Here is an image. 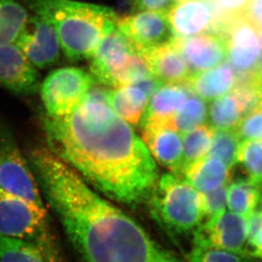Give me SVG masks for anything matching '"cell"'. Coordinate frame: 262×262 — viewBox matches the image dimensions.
Segmentation results:
<instances>
[{"label":"cell","mask_w":262,"mask_h":262,"mask_svg":"<svg viewBox=\"0 0 262 262\" xmlns=\"http://www.w3.org/2000/svg\"><path fill=\"white\" fill-rule=\"evenodd\" d=\"M216 18L214 33L222 34L225 27L247 13L252 0H210Z\"/></svg>","instance_id":"obj_30"},{"label":"cell","mask_w":262,"mask_h":262,"mask_svg":"<svg viewBox=\"0 0 262 262\" xmlns=\"http://www.w3.org/2000/svg\"><path fill=\"white\" fill-rule=\"evenodd\" d=\"M206 116V105L203 99L192 91L187 101L174 115V126L177 131L185 135L203 125Z\"/></svg>","instance_id":"obj_26"},{"label":"cell","mask_w":262,"mask_h":262,"mask_svg":"<svg viewBox=\"0 0 262 262\" xmlns=\"http://www.w3.org/2000/svg\"><path fill=\"white\" fill-rule=\"evenodd\" d=\"M0 86L21 96L33 95L40 88L37 68L15 42L0 45Z\"/></svg>","instance_id":"obj_13"},{"label":"cell","mask_w":262,"mask_h":262,"mask_svg":"<svg viewBox=\"0 0 262 262\" xmlns=\"http://www.w3.org/2000/svg\"><path fill=\"white\" fill-rule=\"evenodd\" d=\"M0 188L5 192L45 206L38 182L23 157L12 131L0 117Z\"/></svg>","instance_id":"obj_8"},{"label":"cell","mask_w":262,"mask_h":262,"mask_svg":"<svg viewBox=\"0 0 262 262\" xmlns=\"http://www.w3.org/2000/svg\"><path fill=\"white\" fill-rule=\"evenodd\" d=\"M259 75H260V81H261L262 83V64L260 66V69H259Z\"/></svg>","instance_id":"obj_38"},{"label":"cell","mask_w":262,"mask_h":262,"mask_svg":"<svg viewBox=\"0 0 262 262\" xmlns=\"http://www.w3.org/2000/svg\"><path fill=\"white\" fill-rule=\"evenodd\" d=\"M36 68H51L61 57V43L53 24L42 15L28 17L15 42Z\"/></svg>","instance_id":"obj_11"},{"label":"cell","mask_w":262,"mask_h":262,"mask_svg":"<svg viewBox=\"0 0 262 262\" xmlns=\"http://www.w3.org/2000/svg\"><path fill=\"white\" fill-rule=\"evenodd\" d=\"M262 204L260 188L249 180H238L227 187V206L230 211L249 217Z\"/></svg>","instance_id":"obj_22"},{"label":"cell","mask_w":262,"mask_h":262,"mask_svg":"<svg viewBox=\"0 0 262 262\" xmlns=\"http://www.w3.org/2000/svg\"><path fill=\"white\" fill-rule=\"evenodd\" d=\"M172 39L169 43L143 51L140 55L150 73L162 83L187 84L193 74Z\"/></svg>","instance_id":"obj_17"},{"label":"cell","mask_w":262,"mask_h":262,"mask_svg":"<svg viewBox=\"0 0 262 262\" xmlns=\"http://www.w3.org/2000/svg\"><path fill=\"white\" fill-rule=\"evenodd\" d=\"M49 149L107 199L129 206L148 200L159 168L133 128L109 106L106 91L91 89L63 117L43 119Z\"/></svg>","instance_id":"obj_1"},{"label":"cell","mask_w":262,"mask_h":262,"mask_svg":"<svg viewBox=\"0 0 262 262\" xmlns=\"http://www.w3.org/2000/svg\"><path fill=\"white\" fill-rule=\"evenodd\" d=\"M0 235L36 245L46 262H61L49 227L46 207H40L0 188Z\"/></svg>","instance_id":"obj_5"},{"label":"cell","mask_w":262,"mask_h":262,"mask_svg":"<svg viewBox=\"0 0 262 262\" xmlns=\"http://www.w3.org/2000/svg\"><path fill=\"white\" fill-rule=\"evenodd\" d=\"M246 15L260 30L262 29V0H253Z\"/></svg>","instance_id":"obj_36"},{"label":"cell","mask_w":262,"mask_h":262,"mask_svg":"<svg viewBox=\"0 0 262 262\" xmlns=\"http://www.w3.org/2000/svg\"><path fill=\"white\" fill-rule=\"evenodd\" d=\"M243 118L242 105L232 91L216 98L210 106L209 119L217 130H235Z\"/></svg>","instance_id":"obj_23"},{"label":"cell","mask_w":262,"mask_h":262,"mask_svg":"<svg viewBox=\"0 0 262 262\" xmlns=\"http://www.w3.org/2000/svg\"><path fill=\"white\" fill-rule=\"evenodd\" d=\"M28 17V11L17 0H0V45L15 42Z\"/></svg>","instance_id":"obj_25"},{"label":"cell","mask_w":262,"mask_h":262,"mask_svg":"<svg viewBox=\"0 0 262 262\" xmlns=\"http://www.w3.org/2000/svg\"><path fill=\"white\" fill-rule=\"evenodd\" d=\"M187 262H247L245 255L216 248L193 245Z\"/></svg>","instance_id":"obj_31"},{"label":"cell","mask_w":262,"mask_h":262,"mask_svg":"<svg viewBox=\"0 0 262 262\" xmlns=\"http://www.w3.org/2000/svg\"><path fill=\"white\" fill-rule=\"evenodd\" d=\"M178 1H181V0H177V2H178Z\"/></svg>","instance_id":"obj_40"},{"label":"cell","mask_w":262,"mask_h":262,"mask_svg":"<svg viewBox=\"0 0 262 262\" xmlns=\"http://www.w3.org/2000/svg\"><path fill=\"white\" fill-rule=\"evenodd\" d=\"M236 82V73L226 61L213 69L195 73L186 85L200 98L212 101L229 93Z\"/></svg>","instance_id":"obj_19"},{"label":"cell","mask_w":262,"mask_h":262,"mask_svg":"<svg viewBox=\"0 0 262 262\" xmlns=\"http://www.w3.org/2000/svg\"><path fill=\"white\" fill-rule=\"evenodd\" d=\"M240 140L262 141V106L246 114L235 129Z\"/></svg>","instance_id":"obj_33"},{"label":"cell","mask_w":262,"mask_h":262,"mask_svg":"<svg viewBox=\"0 0 262 262\" xmlns=\"http://www.w3.org/2000/svg\"><path fill=\"white\" fill-rule=\"evenodd\" d=\"M56 28L61 51L71 61L91 59L104 37L116 27L114 10L74 0H25Z\"/></svg>","instance_id":"obj_3"},{"label":"cell","mask_w":262,"mask_h":262,"mask_svg":"<svg viewBox=\"0 0 262 262\" xmlns=\"http://www.w3.org/2000/svg\"><path fill=\"white\" fill-rule=\"evenodd\" d=\"M166 15L176 37L186 38L215 32L216 18L210 0H181Z\"/></svg>","instance_id":"obj_15"},{"label":"cell","mask_w":262,"mask_h":262,"mask_svg":"<svg viewBox=\"0 0 262 262\" xmlns=\"http://www.w3.org/2000/svg\"><path fill=\"white\" fill-rule=\"evenodd\" d=\"M248 255L251 257L256 258V259H261L262 260V249L260 250H252L248 253Z\"/></svg>","instance_id":"obj_37"},{"label":"cell","mask_w":262,"mask_h":262,"mask_svg":"<svg viewBox=\"0 0 262 262\" xmlns=\"http://www.w3.org/2000/svg\"><path fill=\"white\" fill-rule=\"evenodd\" d=\"M189 67L192 74L215 68L227 59L226 38L217 33H202L199 35L172 39Z\"/></svg>","instance_id":"obj_14"},{"label":"cell","mask_w":262,"mask_h":262,"mask_svg":"<svg viewBox=\"0 0 262 262\" xmlns=\"http://www.w3.org/2000/svg\"><path fill=\"white\" fill-rule=\"evenodd\" d=\"M191 92L192 91L186 84L164 83L150 99L140 122L141 126L150 124L174 126V115L187 101Z\"/></svg>","instance_id":"obj_18"},{"label":"cell","mask_w":262,"mask_h":262,"mask_svg":"<svg viewBox=\"0 0 262 262\" xmlns=\"http://www.w3.org/2000/svg\"><path fill=\"white\" fill-rule=\"evenodd\" d=\"M247 242L252 250L262 249V204L247 218Z\"/></svg>","instance_id":"obj_34"},{"label":"cell","mask_w":262,"mask_h":262,"mask_svg":"<svg viewBox=\"0 0 262 262\" xmlns=\"http://www.w3.org/2000/svg\"><path fill=\"white\" fill-rule=\"evenodd\" d=\"M133 2L140 10L166 13L177 3V0H133Z\"/></svg>","instance_id":"obj_35"},{"label":"cell","mask_w":262,"mask_h":262,"mask_svg":"<svg viewBox=\"0 0 262 262\" xmlns=\"http://www.w3.org/2000/svg\"><path fill=\"white\" fill-rule=\"evenodd\" d=\"M146 203L159 224L174 233L193 232L204 220L201 193L174 174L159 177Z\"/></svg>","instance_id":"obj_4"},{"label":"cell","mask_w":262,"mask_h":262,"mask_svg":"<svg viewBox=\"0 0 262 262\" xmlns=\"http://www.w3.org/2000/svg\"><path fill=\"white\" fill-rule=\"evenodd\" d=\"M27 160L83 262H183L50 149H32Z\"/></svg>","instance_id":"obj_2"},{"label":"cell","mask_w":262,"mask_h":262,"mask_svg":"<svg viewBox=\"0 0 262 262\" xmlns=\"http://www.w3.org/2000/svg\"><path fill=\"white\" fill-rule=\"evenodd\" d=\"M142 140L155 161L177 177L182 163V135L168 124L141 126Z\"/></svg>","instance_id":"obj_16"},{"label":"cell","mask_w":262,"mask_h":262,"mask_svg":"<svg viewBox=\"0 0 262 262\" xmlns=\"http://www.w3.org/2000/svg\"><path fill=\"white\" fill-rule=\"evenodd\" d=\"M260 46H261V51H262V29L260 30Z\"/></svg>","instance_id":"obj_39"},{"label":"cell","mask_w":262,"mask_h":262,"mask_svg":"<svg viewBox=\"0 0 262 262\" xmlns=\"http://www.w3.org/2000/svg\"><path fill=\"white\" fill-rule=\"evenodd\" d=\"M215 129L210 125H201L189 133L182 135V163L180 177L185 169L209 154Z\"/></svg>","instance_id":"obj_24"},{"label":"cell","mask_w":262,"mask_h":262,"mask_svg":"<svg viewBox=\"0 0 262 262\" xmlns=\"http://www.w3.org/2000/svg\"><path fill=\"white\" fill-rule=\"evenodd\" d=\"M106 100L113 110L132 125L140 124L150 101L146 93L135 84L106 91Z\"/></svg>","instance_id":"obj_21"},{"label":"cell","mask_w":262,"mask_h":262,"mask_svg":"<svg viewBox=\"0 0 262 262\" xmlns=\"http://www.w3.org/2000/svg\"><path fill=\"white\" fill-rule=\"evenodd\" d=\"M247 217L232 211L206 221L193 232V245L247 255Z\"/></svg>","instance_id":"obj_10"},{"label":"cell","mask_w":262,"mask_h":262,"mask_svg":"<svg viewBox=\"0 0 262 262\" xmlns=\"http://www.w3.org/2000/svg\"><path fill=\"white\" fill-rule=\"evenodd\" d=\"M237 163L242 164L247 172L249 181L262 188V141L244 140L240 142Z\"/></svg>","instance_id":"obj_28"},{"label":"cell","mask_w":262,"mask_h":262,"mask_svg":"<svg viewBox=\"0 0 262 262\" xmlns=\"http://www.w3.org/2000/svg\"><path fill=\"white\" fill-rule=\"evenodd\" d=\"M221 35L227 41V62L237 77L247 75L260 68V29L246 14L228 23Z\"/></svg>","instance_id":"obj_9"},{"label":"cell","mask_w":262,"mask_h":262,"mask_svg":"<svg viewBox=\"0 0 262 262\" xmlns=\"http://www.w3.org/2000/svg\"><path fill=\"white\" fill-rule=\"evenodd\" d=\"M252 1H253V0H252Z\"/></svg>","instance_id":"obj_41"},{"label":"cell","mask_w":262,"mask_h":262,"mask_svg":"<svg viewBox=\"0 0 262 262\" xmlns=\"http://www.w3.org/2000/svg\"><path fill=\"white\" fill-rule=\"evenodd\" d=\"M240 139L235 130L215 131L209 156L219 159L230 169L237 164V154Z\"/></svg>","instance_id":"obj_29"},{"label":"cell","mask_w":262,"mask_h":262,"mask_svg":"<svg viewBox=\"0 0 262 262\" xmlns=\"http://www.w3.org/2000/svg\"><path fill=\"white\" fill-rule=\"evenodd\" d=\"M90 71L96 82L112 88L129 85L151 74L141 55L115 27L91 56Z\"/></svg>","instance_id":"obj_6"},{"label":"cell","mask_w":262,"mask_h":262,"mask_svg":"<svg viewBox=\"0 0 262 262\" xmlns=\"http://www.w3.org/2000/svg\"><path fill=\"white\" fill-rule=\"evenodd\" d=\"M182 177L199 192H209L227 184L230 169L219 159L207 155L187 167Z\"/></svg>","instance_id":"obj_20"},{"label":"cell","mask_w":262,"mask_h":262,"mask_svg":"<svg viewBox=\"0 0 262 262\" xmlns=\"http://www.w3.org/2000/svg\"><path fill=\"white\" fill-rule=\"evenodd\" d=\"M116 26L139 54L169 43L174 38L166 13L161 11L141 10L118 17Z\"/></svg>","instance_id":"obj_12"},{"label":"cell","mask_w":262,"mask_h":262,"mask_svg":"<svg viewBox=\"0 0 262 262\" xmlns=\"http://www.w3.org/2000/svg\"><path fill=\"white\" fill-rule=\"evenodd\" d=\"M91 73L74 67L54 70L41 84V99L50 117H63L73 113L84 101L95 84Z\"/></svg>","instance_id":"obj_7"},{"label":"cell","mask_w":262,"mask_h":262,"mask_svg":"<svg viewBox=\"0 0 262 262\" xmlns=\"http://www.w3.org/2000/svg\"><path fill=\"white\" fill-rule=\"evenodd\" d=\"M0 262H46L36 245L0 235Z\"/></svg>","instance_id":"obj_27"},{"label":"cell","mask_w":262,"mask_h":262,"mask_svg":"<svg viewBox=\"0 0 262 262\" xmlns=\"http://www.w3.org/2000/svg\"><path fill=\"white\" fill-rule=\"evenodd\" d=\"M204 220H209L222 214L227 208V184L209 192H200ZM205 221V222H206Z\"/></svg>","instance_id":"obj_32"}]
</instances>
